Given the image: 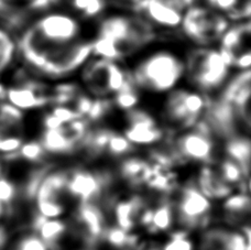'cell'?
<instances>
[{
	"label": "cell",
	"mask_w": 251,
	"mask_h": 250,
	"mask_svg": "<svg viewBox=\"0 0 251 250\" xmlns=\"http://www.w3.org/2000/svg\"><path fill=\"white\" fill-rule=\"evenodd\" d=\"M155 38L156 30L136 13H110L98 22L93 57L119 63L150 47Z\"/></svg>",
	"instance_id": "cell-1"
},
{
	"label": "cell",
	"mask_w": 251,
	"mask_h": 250,
	"mask_svg": "<svg viewBox=\"0 0 251 250\" xmlns=\"http://www.w3.org/2000/svg\"><path fill=\"white\" fill-rule=\"evenodd\" d=\"M128 71L139 92L165 95L184 79L185 55L169 47H148Z\"/></svg>",
	"instance_id": "cell-2"
},
{
	"label": "cell",
	"mask_w": 251,
	"mask_h": 250,
	"mask_svg": "<svg viewBox=\"0 0 251 250\" xmlns=\"http://www.w3.org/2000/svg\"><path fill=\"white\" fill-rule=\"evenodd\" d=\"M82 33V22L70 12H44L24 31L19 41V51L25 59L44 49L74 42L83 38Z\"/></svg>",
	"instance_id": "cell-3"
},
{
	"label": "cell",
	"mask_w": 251,
	"mask_h": 250,
	"mask_svg": "<svg viewBox=\"0 0 251 250\" xmlns=\"http://www.w3.org/2000/svg\"><path fill=\"white\" fill-rule=\"evenodd\" d=\"M93 56L92 40L80 38L65 46L44 49L25 60L41 79H66Z\"/></svg>",
	"instance_id": "cell-4"
},
{
	"label": "cell",
	"mask_w": 251,
	"mask_h": 250,
	"mask_svg": "<svg viewBox=\"0 0 251 250\" xmlns=\"http://www.w3.org/2000/svg\"><path fill=\"white\" fill-rule=\"evenodd\" d=\"M231 70L216 47H195L185 55L184 79L188 87L206 96L221 91Z\"/></svg>",
	"instance_id": "cell-5"
},
{
	"label": "cell",
	"mask_w": 251,
	"mask_h": 250,
	"mask_svg": "<svg viewBox=\"0 0 251 250\" xmlns=\"http://www.w3.org/2000/svg\"><path fill=\"white\" fill-rule=\"evenodd\" d=\"M210 96L191 87L177 86L164 95L162 118L168 131L181 132L191 129L203 117Z\"/></svg>",
	"instance_id": "cell-6"
},
{
	"label": "cell",
	"mask_w": 251,
	"mask_h": 250,
	"mask_svg": "<svg viewBox=\"0 0 251 250\" xmlns=\"http://www.w3.org/2000/svg\"><path fill=\"white\" fill-rule=\"evenodd\" d=\"M79 78L89 96L111 98L129 81L130 74L118 62L91 57L80 69Z\"/></svg>",
	"instance_id": "cell-7"
},
{
	"label": "cell",
	"mask_w": 251,
	"mask_h": 250,
	"mask_svg": "<svg viewBox=\"0 0 251 250\" xmlns=\"http://www.w3.org/2000/svg\"><path fill=\"white\" fill-rule=\"evenodd\" d=\"M229 25L225 15L196 4L184 11L180 28L183 35L195 47H215Z\"/></svg>",
	"instance_id": "cell-8"
},
{
	"label": "cell",
	"mask_w": 251,
	"mask_h": 250,
	"mask_svg": "<svg viewBox=\"0 0 251 250\" xmlns=\"http://www.w3.org/2000/svg\"><path fill=\"white\" fill-rule=\"evenodd\" d=\"M210 200L201 193L195 183H187L178 196L177 221L186 231L204 228L210 221Z\"/></svg>",
	"instance_id": "cell-9"
},
{
	"label": "cell",
	"mask_w": 251,
	"mask_h": 250,
	"mask_svg": "<svg viewBox=\"0 0 251 250\" xmlns=\"http://www.w3.org/2000/svg\"><path fill=\"white\" fill-rule=\"evenodd\" d=\"M69 173L65 170L49 171L40 183L35 194L38 213L49 220L59 218L65 212L64 199L67 194Z\"/></svg>",
	"instance_id": "cell-10"
},
{
	"label": "cell",
	"mask_w": 251,
	"mask_h": 250,
	"mask_svg": "<svg viewBox=\"0 0 251 250\" xmlns=\"http://www.w3.org/2000/svg\"><path fill=\"white\" fill-rule=\"evenodd\" d=\"M184 11L181 0H141L133 13L155 30H176L181 26Z\"/></svg>",
	"instance_id": "cell-11"
},
{
	"label": "cell",
	"mask_w": 251,
	"mask_h": 250,
	"mask_svg": "<svg viewBox=\"0 0 251 250\" xmlns=\"http://www.w3.org/2000/svg\"><path fill=\"white\" fill-rule=\"evenodd\" d=\"M172 147L183 162L195 161L210 164L215 158V141L210 133L195 126L181 131L172 140Z\"/></svg>",
	"instance_id": "cell-12"
},
{
	"label": "cell",
	"mask_w": 251,
	"mask_h": 250,
	"mask_svg": "<svg viewBox=\"0 0 251 250\" xmlns=\"http://www.w3.org/2000/svg\"><path fill=\"white\" fill-rule=\"evenodd\" d=\"M111 175L107 172H93L89 170H75L69 173L67 194L78 200L79 203H95L101 198L110 184Z\"/></svg>",
	"instance_id": "cell-13"
},
{
	"label": "cell",
	"mask_w": 251,
	"mask_h": 250,
	"mask_svg": "<svg viewBox=\"0 0 251 250\" xmlns=\"http://www.w3.org/2000/svg\"><path fill=\"white\" fill-rule=\"evenodd\" d=\"M125 122L124 136L132 145L151 146L164 139L163 127H161L153 116L146 110L133 108L126 111Z\"/></svg>",
	"instance_id": "cell-14"
},
{
	"label": "cell",
	"mask_w": 251,
	"mask_h": 250,
	"mask_svg": "<svg viewBox=\"0 0 251 250\" xmlns=\"http://www.w3.org/2000/svg\"><path fill=\"white\" fill-rule=\"evenodd\" d=\"M19 83L6 91L9 104L18 109H38L50 105V86L41 78L21 77Z\"/></svg>",
	"instance_id": "cell-15"
},
{
	"label": "cell",
	"mask_w": 251,
	"mask_h": 250,
	"mask_svg": "<svg viewBox=\"0 0 251 250\" xmlns=\"http://www.w3.org/2000/svg\"><path fill=\"white\" fill-rule=\"evenodd\" d=\"M74 230L88 247L100 244L107 229L106 217L100 205L95 203H79L75 212Z\"/></svg>",
	"instance_id": "cell-16"
},
{
	"label": "cell",
	"mask_w": 251,
	"mask_h": 250,
	"mask_svg": "<svg viewBox=\"0 0 251 250\" xmlns=\"http://www.w3.org/2000/svg\"><path fill=\"white\" fill-rule=\"evenodd\" d=\"M22 113L11 104L0 105V152H17L24 145Z\"/></svg>",
	"instance_id": "cell-17"
},
{
	"label": "cell",
	"mask_w": 251,
	"mask_h": 250,
	"mask_svg": "<svg viewBox=\"0 0 251 250\" xmlns=\"http://www.w3.org/2000/svg\"><path fill=\"white\" fill-rule=\"evenodd\" d=\"M218 49L231 69L238 57L251 52L249 20L229 25L219 41Z\"/></svg>",
	"instance_id": "cell-18"
},
{
	"label": "cell",
	"mask_w": 251,
	"mask_h": 250,
	"mask_svg": "<svg viewBox=\"0 0 251 250\" xmlns=\"http://www.w3.org/2000/svg\"><path fill=\"white\" fill-rule=\"evenodd\" d=\"M32 228L48 250H62V242L67 231L66 223L59 218L49 220L38 213L32 220Z\"/></svg>",
	"instance_id": "cell-19"
},
{
	"label": "cell",
	"mask_w": 251,
	"mask_h": 250,
	"mask_svg": "<svg viewBox=\"0 0 251 250\" xmlns=\"http://www.w3.org/2000/svg\"><path fill=\"white\" fill-rule=\"evenodd\" d=\"M197 189L208 200L227 199L232 193V186L227 184L219 175L216 168L210 164H203L195 183Z\"/></svg>",
	"instance_id": "cell-20"
},
{
	"label": "cell",
	"mask_w": 251,
	"mask_h": 250,
	"mask_svg": "<svg viewBox=\"0 0 251 250\" xmlns=\"http://www.w3.org/2000/svg\"><path fill=\"white\" fill-rule=\"evenodd\" d=\"M147 207L146 200L140 195L119 200L115 204L114 215L117 227L128 233H131L137 223H139L143 209Z\"/></svg>",
	"instance_id": "cell-21"
},
{
	"label": "cell",
	"mask_w": 251,
	"mask_h": 250,
	"mask_svg": "<svg viewBox=\"0 0 251 250\" xmlns=\"http://www.w3.org/2000/svg\"><path fill=\"white\" fill-rule=\"evenodd\" d=\"M226 158L230 159L238 166L246 176L249 177L251 145L248 136L235 135L226 139Z\"/></svg>",
	"instance_id": "cell-22"
},
{
	"label": "cell",
	"mask_w": 251,
	"mask_h": 250,
	"mask_svg": "<svg viewBox=\"0 0 251 250\" xmlns=\"http://www.w3.org/2000/svg\"><path fill=\"white\" fill-rule=\"evenodd\" d=\"M52 8L64 7L71 15L82 19H93L102 15L107 0H51Z\"/></svg>",
	"instance_id": "cell-23"
},
{
	"label": "cell",
	"mask_w": 251,
	"mask_h": 250,
	"mask_svg": "<svg viewBox=\"0 0 251 250\" xmlns=\"http://www.w3.org/2000/svg\"><path fill=\"white\" fill-rule=\"evenodd\" d=\"M151 164L146 159L139 157L126 158L120 163L119 173L129 184L133 186H140L146 184V181L149 175Z\"/></svg>",
	"instance_id": "cell-24"
},
{
	"label": "cell",
	"mask_w": 251,
	"mask_h": 250,
	"mask_svg": "<svg viewBox=\"0 0 251 250\" xmlns=\"http://www.w3.org/2000/svg\"><path fill=\"white\" fill-rule=\"evenodd\" d=\"M150 162V161H149ZM150 172L146 181V185L161 194H170L176 189V174L172 169H167L158 164L151 163Z\"/></svg>",
	"instance_id": "cell-25"
},
{
	"label": "cell",
	"mask_w": 251,
	"mask_h": 250,
	"mask_svg": "<svg viewBox=\"0 0 251 250\" xmlns=\"http://www.w3.org/2000/svg\"><path fill=\"white\" fill-rule=\"evenodd\" d=\"M174 220V211L171 200L163 198L159 203L152 207V217L150 225L147 227V231L150 234H159L168 231L172 227Z\"/></svg>",
	"instance_id": "cell-26"
},
{
	"label": "cell",
	"mask_w": 251,
	"mask_h": 250,
	"mask_svg": "<svg viewBox=\"0 0 251 250\" xmlns=\"http://www.w3.org/2000/svg\"><path fill=\"white\" fill-rule=\"evenodd\" d=\"M102 240H106L110 247L117 250H136L139 246V237L119 227H107Z\"/></svg>",
	"instance_id": "cell-27"
},
{
	"label": "cell",
	"mask_w": 251,
	"mask_h": 250,
	"mask_svg": "<svg viewBox=\"0 0 251 250\" xmlns=\"http://www.w3.org/2000/svg\"><path fill=\"white\" fill-rule=\"evenodd\" d=\"M250 204L251 202L248 194H231L224 202L223 209L226 213L228 220L238 222L250 213Z\"/></svg>",
	"instance_id": "cell-28"
},
{
	"label": "cell",
	"mask_w": 251,
	"mask_h": 250,
	"mask_svg": "<svg viewBox=\"0 0 251 250\" xmlns=\"http://www.w3.org/2000/svg\"><path fill=\"white\" fill-rule=\"evenodd\" d=\"M111 100H113L115 107L128 111L138 106L139 100H140V92L134 86L132 79L130 77L125 86L116 95L111 97Z\"/></svg>",
	"instance_id": "cell-29"
},
{
	"label": "cell",
	"mask_w": 251,
	"mask_h": 250,
	"mask_svg": "<svg viewBox=\"0 0 251 250\" xmlns=\"http://www.w3.org/2000/svg\"><path fill=\"white\" fill-rule=\"evenodd\" d=\"M16 51V44L11 35L3 29H0V74L12 62Z\"/></svg>",
	"instance_id": "cell-30"
},
{
	"label": "cell",
	"mask_w": 251,
	"mask_h": 250,
	"mask_svg": "<svg viewBox=\"0 0 251 250\" xmlns=\"http://www.w3.org/2000/svg\"><path fill=\"white\" fill-rule=\"evenodd\" d=\"M133 149V145L128 141L127 138L113 130L109 138L108 145H107V153L113 155V157H123V155L132 152Z\"/></svg>",
	"instance_id": "cell-31"
},
{
	"label": "cell",
	"mask_w": 251,
	"mask_h": 250,
	"mask_svg": "<svg viewBox=\"0 0 251 250\" xmlns=\"http://www.w3.org/2000/svg\"><path fill=\"white\" fill-rule=\"evenodd\" d=\"M162 250H194V244L188 237V231L178 229L171 234V237L162 246Z\"/></svg>",
	"instance_id": "cell-32"
},
{
	"label": "cell",
	"mask_w": 251,
	"mask_h": 250,
	"mask_svg": "<svg viewBox=\"0 0 251 250\" xmlns=\"http://www.w3.org/2000/svg\"><path fill=\"white\" fill-rule=\"evenodd\" d=\"M19 151V155L25 160H28L30 162H42L46 158V150L40 144V141H30L24 144Z\"/></svg>",
	"instance_id": "cell-33"
},
{
	"label": "cell",
	"mask_w": 251,
	"mask_h": 250,
	"mask_svg": "<svg viewBox=\"0 0 251 250\" xmlns=\"http://www.w3.org/2000/svg\"><path fill=\"white\" fill-rule=\"evenodd\" d=\"M11 250H48L37 235H26L15 244Z\"/></svg>",
	"instance_id": "cell-34"
},
{
	"label": "cell",
	"mask_w": 251,
	"mask_h": 250,
	"mask_svg": "<svg viewBox=\"0 0 251 250\" xmlns=\"http://www.w3.org/2000/svg\"><path fill=\"white\" fill-rule=\"evenodd\" d=\"M245 0H205V2L210 9L217 11L223 15H227L230 11L235 10L237 7H239Z\"/></svg>",
	"instance_id": "cell-35"
},
{
	"label": "cell",
	"mask_w": 251,
	"mask_h": 250,
	"mask_svg": "<svg viewBox=\"0 0 251 250\" xmlns=\"http://www.w3.org/2000/svg\"><path fill=\"white\" fill-rule=\"evenodd\" d=\"M15 195V189L7 181H0V200H10Z\"/></svg>",
	"instance_id": "cell-36"
},
{
	"label": "cell",
	"mask_w": 251,
	"mask_h": 250,
	"mask_svg": "<svg viewBox=\"0 0 251 250\" xmlns=\"http://www.w3.org/2000/svg\"><path fill=\"white\" fill-rule=\"evenodd\" d=\"M108 1V0H107ZM113 3H115L116 6L122 7L124 9H131V10H134V8L137 7V4L141 1V0H109Z\"/></svg>",
	"instance_id": "cell-37"
},
{
	"label": "cell",
	"mask_w": 251,
	"mask_h": 250,
	"mask_svg": "<svg viewBox=\"0 0 251 250\" xmlns=\"http://www.w3.org/2000/svg\"><path fill=\"white\" fill-rule=\"evenodd\" d=\"M136 250H162V246L155 243H142L139 244Z\"/></svg>",
	"instance_id": "cell-38"
},
{
	"label": "cell",
	"mask_w": 251,
	"mask_h": 250,
	"mask_svg": "<svg viewBox=\"0 0 251 250\" xmlns=\"http://www.w3.org/2000/svg\"><path fill=\"white\" fill-rule=\"evenodd\" d=\"M0 173H1V167H0Z\"/></svg>",
	"instance_id": "cell-39"
}]
</instances>
